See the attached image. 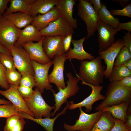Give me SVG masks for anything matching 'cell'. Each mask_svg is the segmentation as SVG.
I'll list each match as a JSON object with an SVG mask.
<instances>
[{"label": "cell", "instance_id": "cell-1", "mask_svg": "<svg viewBox=\"0 0 131 131\" xmlns=\"http://www.w3.org/2000/svg\"><path fill=\"white\" fill-rule=\"evenodd\" d=\"M101 60L98 55L90 61H82L76 75L82 80V84L97 86L104 82L105 67L103 66Z\"/></svg>", "mask_w": 131, "mask_h": 131}, {"label": "cell", "instance_id": "cell-2", "mask_svg": "<svg viewBox=\"0 0 131 131\" xmlns=\"http://www.w3.org/2000/svg\"><path fill=\"white\" fill-rule=\"evenodd\" d=\"M105 98L95 107L96 111L103 107L117 105L126 101L131 103V89L122 85L119 81L110 82L108 84Z\"/></svg>", "mask_w": 131, "mask_h": 131}, {"label": "cell", "instance_id": "cell-3", "mask_svg": "<svg viewBox=\"0 0 131 131\" xmlns=\"http://www.w3.org/2000/svg\"><path fill=\"white\" fill-rule=\"evenodd\" d=\"M66 76L68 78L66 82L67 86L63 89L59 88L58 91L57 93L54 90L52 91L54 98L55 107L54 111L51 113L53 117L60 110L62 105L66 102L67 99L75 95L80 89L78 84L80 79L78 77L74 76L71 72L67 73Z\"/></svg>", "mask_w": 131, "mask_h": 131}, {"label": "cell", "instance_id": "cell-4", "mask_svg": "<svg viewBox=\"0 0 131 131\" xmlns=\"http://www.w3.org/2000/svg\"><path fill=\"white\" fill-rule=\"evenodd\" d=\"M77 7L78 15L86 25L87 35L86 38L89 39L94 36L97 30L99 19L98 15L88 0H79Z\"/></svg>", "mask_w": 131, "mask_h": 131}, {"label": "cell", "instance_id": "cell-5", "mask_svg": "<svg viewBox=\"0 0 131 131\" xmlns=\"http://www.w3.org/2000/svg\"><path fill=\"white\" fill-rule=\"evenodd\" d=\"M23 99L35 118H42L43 117L50 118L51 116V111L55 108L54 106H50L45 102L37 87L30 97Z\"/></svg>", "mask_w": 131, "mask_h": 131}, {"label": "cell", "instance_id": "cell-6", "mask_svg": "<svg viewBox=\"0 0 131 131\" xmlns=\"http://www.w3.org/2000/svg\"><path fill=\"white\" fill-rule=\"evenodd\" d=\"M10 51L15 67L22 75H27L34 78L32 60L26 51L22 47L15 45Z\"/></svg>", "mask_w": 131, "mask_h": 131}, {"label": "cell", "instance_id": "cell-7", "mask_svg": "<svg viewBox=\"0 0 131 131\" xmlns=\"http://www.w3.org/2000/svg\"><path fill=\"white\" fill-rule=\"evenodd\" d=\"M21 30L3 16L0 19V43L10 50L15 45Z\"/></svg>", "mask_w": 131, "mask_h": 131}, {"label": "cell", "instance_id": "cell-8", "mask_svg": "<svg viewBox=\"0 0 131 131\" xmlns=\"http://www.w3.org/2000/svg\"><path fill=\"white\" fill-rule=\"evenodd\" d=\"M81 107L79 108L80 114L75 124L70 125L66 123L63 127L67 131H90L94 124L98 120L103 112L100 110L96 113L88 114L83 111Z\"/></svg>", "mask_w": 131, "mask_h": 131}, {"label": "cell", "instance_id": "cell-9", "mask_svg": "<svg viewBox=\"0 0 131 131\" xmlns=\"http://www.w3.org/2000/svg\"><path fill=\"white\" fill-rule=\"evenodd\" d=\"M34 71V79L37 88L42 94L45 89L50 90L52 92V86L49 83L48 80V72L50 67L53 65L52 60L46 64L39 63L35 61L32 60Z\"/></svg>", "mask_w": 131, "mask_h": 131}, {"label": "cell", "instance_id": "cell-10", "mask_svg": "<svg viewBox=\"0 0 131 131\" xmlns=\"http://www.w3.org/2000/svg\"><path fill=\"white\" fill-rule=\"evenodd\" d=\"M97 30L98 32V52L104 51L111 46L115 41V35L120 31L104 24L98 19Z\"/></svg>", "mask_w": 131, "mask_h": 131}, {"label": "cell", "instance_id": "cell-11", "mask_svg": "<svg viewBox=\"0 0 131 131\" xmlns=\"http://www.w3.org/2000/svg\"><path fill=\"white\" fill-rule=\"evenodd\" d=\"M41 36H58L65 37L74 33V29L67 20L61 16L40 31Z\"/></svg>", "mask_w": 131, "mask_h": 131}, {"label": "cell", "instance_id": "cell-12", "mask_svg": "<svg viewBox=\"0 0 131 131\" xmlns=\"http://www.w3.org/2000/svg\"><path fill=\"white\" fill-rule=\"evenodd\" d=\"M52 60L54 66L52 71L48 75L49 83L54 84L57 90L66 87L65 82L64 72L65 63L66 60L65 53L56 56Z\"/></svg>", "mask_w": 131, "mask_h": 131}, {"label": "cell", "instance_id": "cell-13", "mask_svg": "<svg viewBox=\"0 0 131 131\" xmlns=\"http://www.w3.org/2000/svg\"><path fill=\"white\" fill-rule=\"evenodd\" d=\"M124 47L123 39H118L112 45L105 51L98 52L101 59L106 65L104 72V76L109 79L114 66L116 58L121 49Z\"/></svg>", "mask_w": 131, "mask_h": 131}, {"label": "cell", "instance_id": "cell-14", "mask_svg": "<svg viewBox=\"0 0 131 131\" xmlns=\"http://www.w3.org/2000/svg\"><path fill=\"white\" fill-rule=\"evenodd\" d=\"M64 37L60 36H44L42 41L43 49L50 59H53L56 55L65 53L63 45Z\"/></svg>", "mask_w": 131, "mask_h": 131}, {"label": "cell", "instance_id": "cell-15", "mask_svg": "<svg viewBox=\"0 0 131 131\" xmlns=\"http://www.w3.org/2000/svg\"><path fill=\"white\" fill-rule=\"evenodd\" d=\"M44 38L39 42H27L23 44L22 47L26 51L32 60L41 64H46L51 60L46 55L43 49L42 41Z\"/></svg>", "mask_w": 131, "mask_h": 131}, {"label": "cell", "instance_id": "cell-16", "mask_svg": "<svg viewBox=\"0 0 131 131\" xmlns=\"http://www.w3.org/2000/svg\"><path fill=\"white\" fill-rule=\"evenodd\" d=\"M18 87L10 85L8 89L5 90H0V94L9 100L19 111L27 113L34 117L33 113L29 109L23 98L20 94Z\"/></svg>", "mask_w": 131, "mask_h": 131}, {"label": "cell", "instance_id": "cell-17", "mask_svg": "<svg viewBox=\"0 0 131 131\" xmlns=\"http://www.w3.org/2000/svg\"><path fill=\"white\" fill-rule=\"evenodd\" d=\"M86 85L92 88V91L90 94L79 103L74 104L73 101H71L68 109L73 110L77 108L84 107L86 109V112L88 113L91 111L92 105L94 103L99 100L104 99L105 96L100 93L103 87V86H95L90 84Z\"/></svg>", "mask_w": 131, "mask_h": 131}, {"label": "cell", "instance_id": "cell-18", "mask_svg": "<svg viewBox=\"0 0 131 131\" xmlns=\"http://www.w3.org/2000/svg\"><path fill=\"white\" fill-rule=\"evenodd\" d=\"M86 39V36H85L79 40L72 39L71 42L74 48L72 49L70 47L65 53L66 59H76L82 61L86 59L91 60L95 58L94 56L88 53L84 49L83 43Z\"/></svg>", "mask_w": 131, "mask_h": 131}, {"label": "cell", "instance_id": "cell-19", "mask_svg": "<svg viewBox=\"0 0 131 131\" xmlns=\"http://www.w3.org/2000/svg\"><path fill=\"white\" fill-rule=\"evenodd\" d=\"M61 16L58 8L55 6L48 12L42 14H38L33 17L31 24L40 31Z\"/></svg>", "mask_w": 131, "mask_h": 131}, {"label": "cell", "instance_id": "cell-20", "mask_svg": "<svg viewBox=\"0 0 131 131\" xmlns=\"http://www.w3.org/2000/svg\"><path fill=\"white\" fill-rule=\"evenodd\" d=\"M43 37L41 35L40 31L30 24L21 29L15 46L22 47L23 44L27 42L36 41L38 42L42 39Z\"/></svg>", "mask_w": 131, "mask_h": 131}, {"label": "cell", "instance_id": "cell-21", "mask_svg": "<svg viewBox=\"0 0 131 131\" xmlns=\"http://www.w3.org/2000/svg\"><path fill=\"white\" fill-rule=\"evenodd\" d=\"M76 1L75 0H58L56 6L61 16L67 20L73 29H76L77 27V19H74L73 16V8Z\"/></svg>", "mask_w": 131, "mask_h": 131}, {"label": "cell", "instance_id": "cell-22", "mask_svg": "<svg viewBox=\"0 0 131 131\" xmlns=\"http://www.w3.org/2000/svg\"><path fill=\"white\" fill-rule=\"evenodd\" d=\"M66 103V106L63 110L60 113L57 114L53 118H35L28 113L22 111H19L18 114L21 118L31 120L39 124L43 127L47 131H53V127L55 121L59 116L64 114L66 113L70 105V104L67 101Z\"/></svg>", "mask_w": 131, "mask_h": 131}, {"label": "cell", "instance_id": "cell-23", "mask_svg": "<svg viewBox=\"0 0 131 131\" xmlns=\"http://www.w3.org/2000/svg\"><path fill=\"white\" fill-rule=\"evenodd\" d=\"M35 0H10V4L3 16L22 12L30 14L32 5Z\"/></svg>", "mask_w": 131, "mask_h": 131}, {"label": "cell", "instance_id": "cell-24", "mask_svg": "<svg viewBox=\"0 0 131 131\" xmlns=\"http://www.w3.org/2000/svg\"><path fill=\"white\" fill-rule=\"evenodd\" d=\"M58 0H35L31 6L30 15L33 17L45 14L57 4Z\"/></svg>", "mask_w": 131, "mask_h": 131}, {"label": "cell", "instance_id": "cell-25", "mask_svg": "<svg viewBox=\"0 0 131 131\" xmlns=\"http://www.w3.org/2000/svg\"><path fill=\"white\" fill-rule=\"evenodd\" d=\"M131 103L124 101L118 105L105 107L101 110L110 112L114 118L121 120L124 124L126 122V114Z\"/></svg>", "mask_w": 131, "mask_h": 131}, {"label": "cell", "instance_id": "cell-26", "mask_svg": "<svg viewBox=\"0 0 131 131\" xmlns=\"http://www.w3.org/2000/svg\"><path fill=\"white\" fill-rule=\"evenodd\" d=\"M3 16L10 20L19 29L31 24L33 18L30 14L22 12L14 13Z\"/></svg>", "mask_w": 131, "mask_h": 131}, {"label": "cell", "instance_id": "cell-27", "mask_svg": "<svg viewBox=\"0 0 131 131\" xmlns=\"http://www.w3.org/2000/svg\"><path fill=\"white\" fill-rule=\"evenodd\" d=\"M114 124V119L111 113L104 112L90 131H110Z\"/></svg>", "mask_w": 131, "mask_h": 131}, {"label": "cell", "instance_id": "cell-28", "mask_svg": "<svg viewBox=\"0 0 131 131\" xmlns=\"http://www.w3.org/2000/svg\"><path fill=\"white\" fill-rule=\"evenodd\" d=\"M98 16L99 20L103 23L111 26L115 29H117L120 19L115 17L111 14L104 3L101 2V8Z\"/></svg>", "mask_w": 131, "mask_h": 131}, {"label": "cell", "instance_id": "cell-29", "mask_svg": "<svg viewBox=\"0 0 131 131\" xmlns=\"http://www.w3.org/2000/svg\"><path fill=\"white\" fill-rule=\"evenodd\" d=\"M130 75H131V71L124 65L114 66L109 78V80L110 82L119 81L124 78Z\"/></svg>", "mask_w": 131, "mask_h": 131}, {"label": "cell", "instance_id": "cell-30", "mask_svg": "<svg viewBox=\"0 0 131 131\" xmlns=\"http://www.w3.org/2000/svg\"><path fill=\"white\" fill-rule=\"evenodd\" d=\"M6 80L9 84L18 87L22 75L16 70H10L6 69L5 73Z\"/></svg>", "mask_w": 131, "mask_h": 131}, {"label": "cell", "instance_id": "cell-31", "mask_svg": "<svg viewBox=\"0 0 131 131\" xmlns=\"http://www.w3.org/2000/svg\"><path fill=\"white\" fill-rule=\"evenodd\" d=\"M0 104V117L6 118L17 114L19 111L13 104Z\"/></svg>", "mask_w": 131, "mask_h": 131}, {"label": "cell", "instance_id": "cell-32", "mask_svg": "<svg viewBox=\"0 0 131 131\" xmlns=\"http://www.w3.org/2000/svg\"><path fill=\"white\" fill-rule=\"evenodd\" d=\"M131 58V51L126 47H123L119 51L115 61L114 66L122 65Z\"/></svg>", "mask_w": 131, "mask_h": 131}, {"label": "cell", "instance_id": "cell-33", "mask_svg": "<svg viewBox=\"0 0 131 131\" xmlns=\"http://www.w3.org/2000/svg\"><path fill=\"white\" fill-rule=\"evenodd\" d=\"M0 62L7 69H16L12 57L4 53H0Z\"/></svg>", "mask_w": 131, "mask_h": 131}, {"label": "cell", "instance_id": "cell-34", "mask_svg": "<svg viewBox=\"0 0 131 131\" xmlns=\"http://www.w3.org/2000/svg\"><path fill=\"white\" fill-rule=\"evenodd\" d=\"M113 16H120L131 17V3H130L127 6L121 9H112L110 11Z\"/></svg>", "mask_w": 131, "mask_h": 131}, {"label": "cell", "instance_id": "cell-35", "mask_svg": "<svg viewBox=\"0 0 131 131\" xmlns=\"http://www.w3.org/2000/svg\"><path fill=\"white\" fill-rule=\"evenodd\" d=\"M20 118L17 114L7 118L3 131H11L13 127Z\"/></svg>", "mask_w": 131, "mask_h": 131}, {"label": "cell", "instance_id": "cell-36", "mask_svg": "<svg viewBox=\"0 0 131 131\" xmlns=\"http://www.w3.org/2000/svg\"><path fill=\"white\" fill-rule=\"evenodd\" d=\"M20 85L32 88L36 86L34 78L27 75H22Z\"/></svg>", "mask_w": 131, "mask_h": 131}, {"label": "cell", "instance_id": "cell-37", "mask_svg": "<svg viewBox=\"0 0 131 131\" xmlns=\"http://www.w3.org/2000/svg\"><path fill=\"white\" fill-rule=\"evenodd\" d=\"M6 68L0 62V87L6 90L10 87V85L7 82L5 76Z\"/></svg>", "mask_w": 131, "mask_h": 131}, {"label": "cell", "instance_id": "cell-38", "mask_svg": "<svg viewBox=\"0 0 131 131\" xmlns=\"http://www.w3.org/2000/svg\"><path fill=\"white\" fill-rule=\"evenodd\" d=\"M18 89L20 94L23 98L30 97L34 91L33 88L21 85L19 86Z\"/></svg>", "mask_w": 131, "mask_h": 131}, {"label": "cell", "instance_id": "cell-39", "mask_svg": "<svg viewBox=\"0 0 131 131\" xmlns=\"http://www.w3.org/2000/svg\"><path fill=\"white\" fill-rule=\"evenodd\" d=\"M114 124L110 131H130L121 120L114 118Z\"/></svg>", "mask_w": 131, "mask_h": 131}, {"label": "cell", "instance_id": "cell-40", "mask_svg": "<svg viewBox=\"0 0 131 131\" xmlns=\"http://www.w3.org/2000/svg\"><path fill=\"white\" fill-rule=\"evenodd\" d=\"M123 44L124 47L128 49L131 51V33L128 32L123 37Z\"/></svg>", "mask_w": 131, "mask_h": 131}, {"label": "cell", "instance_id": "cell-41", "mask_svg": "<svg viewBox=\"0 0 131 131\" xmlns=\"http://www.w3.org/2000/svg\"><path fill=\"white\" fill-rule=\"evenodd\" d=\"M25 123L24 118H20L13 127L11 131H23Z\"/></svg>", "mask_w": 131, "mask_h": 131}, {"label": "cell", "instance_id": "cell-42", "mask_svg": "<svg viewBox=\"0 0 131 131\" xmlns=\"http://www.w3.org/2000/svg\"><path fill=\"white\" fill-rule=\"evenodd\" d=\"M72 34L68 35L65 37L63 40V45L65 52L67 51L70 47L72 40Z\"/></svg>", "mask_w": 131, "mask_h": 131}, {"label": "cell", "instance_id": "cell-43", "mask_svg": "<svg viewBox=\"0 0 131 131\" xmlns=\"http://www.w3.org/2000/svg\"><path fill=\"white\" fill-rule=\"evenodd\" d=\"M131 106L127 109L126 114V122L124 124L127 128L131 131Z\"/></svg>", "mask_w": 131, "mask_h": 131}, {"label": "cell", "instance_id": "cell-44", "mask_svg": "<svg viewBox=\"0 0 131 131\" xmlns=\"http://www.w3.org/2000/svg\"><path fill=\"white\" fill-rule=\"evenodd\" d=\"M89 1L92 5L93 8L96 13L98 15L101 8V2L100 0H90Z\"/></svg>", "mask_w": 131, "mask_h": 131}, {"label": "cell", "instance_id": "cell-45", "mask_svg": "<svg viewBox=\"0 0 131 131\" xmlns=\"http://www.w3.org/2000/svg\"><path fill=\"white\" fill-rule=\"evenodd\" d=\"M117 29L120 31L122 30H124L128 32L131 31V21L126 23H121L120 22L118 24Z\"/></svg>", "mask_w": 131, "mask_h": 131}, {"label": "cell", "instance_id": "cell-46", "mask_svg": "<svg viewBox=\"0 0 131 131\" xmlns=\"http://www.w3.org/2000/svg\"><path fill=\"white\" fill-rule=\"evenodd\" d=\"M119 82L124 86L131 89V75L127 76Z\"/></svg>", "mask_w": 131, "mask_h": 131}, {"label": "cell", "instance_id": "cell-47", "mask_svg": "<svg viewBox=\"0 0 131 131\" xmlns=\"http://www.w3.org/2000/svg\"><path fill=\"white\" fill-rule=\"evenodd\" d=\"M10 0H0V14L3 15L8 8Z\"/></svg>", "mask_w": 131, "mask_h": 131}, {"label": "cell", "instance_id": "cell-48", "mask_svg": "<svg viewBox=\"0 0 131 131\" xmlns=\"http://www.w3.org/2000/svg\"><path fill=\"white\" fill-rule=\"evenodd\" d=\"M0 53H4L12 57L10 50L3 46L0 43Z\"/></svg>", "mask_w": 131, "mask_h": 131}, {"label": "cell", "instance_id": "cell-49", "mask_svg": "<svg viewBox=\"0 0 131 131\" xmlns=\"http://www.w3.org/2000/svg\"><path fill=\"white\" fill-rule=\"evenodd\" d=\"M112 1L113 2H117L123 8L128 4L129 2L128 0H113Z\"/></svg>", "mask_w": 131, "mask_h": 131}, {"label": "cell", "instance_id": "cell-50", "mask_svg": "<svg viewBox=\"0 0 131 131\" xmlns=\"http://www.w3.org/2000/svg\"><path fill=\"white\" fill-rule=\"evenodd\" d=\"M131 71V58L125 62L123 64Z\"/></svg>", "mask_w": 131, "mask_h": 131}, {"label": "cell", "instance_id": "cell-51", "mask_svg": "<svg viewBox=\"0 0 131 131\" xmlns=\"http://www.w3.org/2000/svg\"><path fill=\"white\" fill-rule=\"evenodd\" d=\"M11 104V103L10 101L0 99V104Z\"/></svg>", "mask_w": 131, "mask_h": 131}, {"label": "cell", "instance_id": "cell-52", "mask_svg": "<svg viewBox=\"0 0 131 131\" xmlns=\"http://www.w3.org/2000/svg\"><path fill=\"white\" fill-rule=\"evenodd\" d=\"M3 16V15H0V19H1V17H2Z\"/></svg>", "mask_w": 131, "mask_h": 131}]
</instances>
